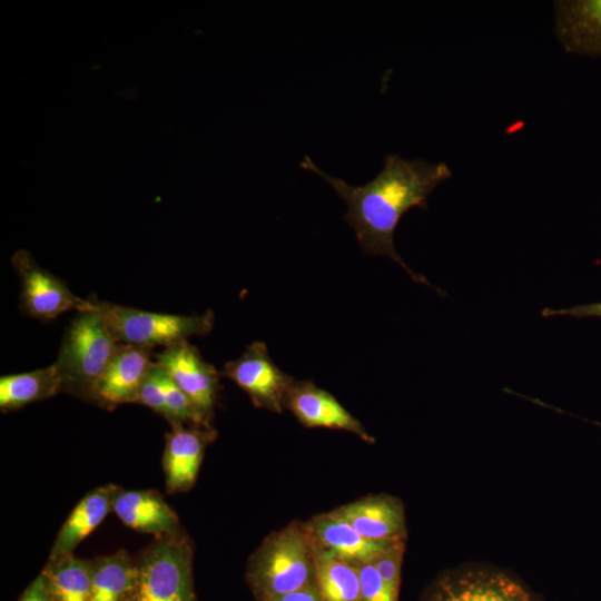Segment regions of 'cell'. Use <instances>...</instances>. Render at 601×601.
Instances as JSON below:
<instances>
[{
    "instance_id": "cell-2",
    "label": "cell",
    "mask_w": 601,
    "mask_h": 601,
    "mask_svg": "<svg viewBox=\"0 0 601 601\" xmlns=\"http://www.w3.org/2000/svg\"><path fill=\"white\" fill-rule=\"evenodd\" d=\"M247 581L257 601L303 590L315 583V553L304 524L272 533L249 559Z\"/></svg>"
},
{
    "instance_id": "cell-26",
    "label": "cell",
    "mask_w": 601,
    "mask_h": 601,
    "mask_svg": "<svg viewBox=\"0 0 601 601\" xmlns=\"http://www.w3.org/2000/svg\"><path fill=\"white\" fill-rule=\"evenodd\" d=\"M19 601H53L41 574L26 589Z\"/></svg>"
},
{
    "instance_id": "cell-1",
    "label": "cell",
    "mask_w": 601,
    "mask_h": 601,
    "mask_svg": "<svg viewBox=\"0 0 601 601\" xmlns=\"http://www.w3.org/2000/svg\"><path fill=\"white\" fill-rule=\"evenodd\" d=\"M299 166L311 170L345 201V221L355 231L364 253L387 256L400 265L415 283L435 288L424 276L413 272L394 246V233L403 216L412 208L426 209L433 190L452 176L445 162L430 164L420 158L406 159L391 154L384 158L383 169L368 183L352 186L333 177L305 156Z\"/></svg>"
},
{
    "instance_id": "cell-18",
    "label": "cell",
    "mask_w": 601,
    "mask_h": 601,
    "mask_svg": "<svg viewBox=\"0 0 601 601\" xmlns=\"http://www.w3.org/2000/svg\"><path fill=\"white\" fill-rule=\"evenodd\" d=\"M62 391L58 367L52 365L31 372L0 377V408L14 411L30 403L55 396Z\"/></svg>"
},
{
    "instance_id": "cell-6",
    "label": "cell",
    "mask_w": 601,
    "mask_h": 601,
    "mask_svg": "<svg viewBox=\"0 0 601 601\" xmlns=\"http://www.w3.org/2000/svg\"><path fill=\"white\" fill-rule=\"evenodd\" d=\"M421 601H543L520 578L504 570L469 564L447 570L425 589Z\"/></svg>"
},
{
    "instance_id": "cell-25",
    "label": "cell",
    "mask_w": 601,
    "mask_h": 601,
    "mask_svg": "<svg viewBox=\"0 0 601 601\" xmlns=\"http://www.w3.org/2000/svg\"><path fill=\"white\" fill-rule=\"evenodd\" d=\"M541 315L545 318L569 316L573 318H601V302L578 305L568 308H543Z\"/></svg>"
},
{
    "instance_id": "cell-20",
    "label": "cell",
    "mask_w": 601,
    "mask_h": 601,
    "mask_svg": "<svg viewBox=\"0 0 601 601\" xmlns=\"http://www.w3.org/2000/svg\"><path fill=\"white\" fill-rule=\"evenodd\" d=\"M41 575L53 601H89L90 562L72 554L50 556Z\"/></svg>"
},
{
    "instance_id": "cell-19",
    "label": "cell",
    "mask_w": 601,
    "mask_h": 601,
    "mask_svg": "<svg viewBox=\"0 0 601 601\" xmlns=\"http://www.w3.org/2000/svg\"><path fill=\"white\" fill-rule=\"evenodd\" d=\"M91 563L89 601H129L137 575V564L118 551Z\"/></svg>"
},
{
    "instance_id": "cell-21",
    "label": "cell",
    "mask_w": 601,
    "mask_h": 601,
    "mask_svg": "<svg viewBox=\"0 0 601 601\" xmlns=\"http://www.w3.org/2000/svg\"><path fill=\"white\" fill-rule=\"evenodd\" d=\"M314 553L315 583L323 601H361L357 564L315 546Z\"/></svg>"
},
{
    "instance_id": "cell-15",
    "label": "cell",
    "mask_w": 601,
    "mask_h": 601,
    "mask_svg": "<svg viewBox=\"0 0 601 601\" xmlns=\"http://www.w3.org/2000/svg\"><path fill=\"white\" fill-rule=\"evenodd\" d=\"M554 30L568 52L601 58V0L554 1Z\"/></svg>"
},
{
    "instance_id": "cell-9",
    "label": "cell",
    "mask_w": 601,
    "mask_h": 601,
    "mask_svg": "<svg viewBox=\"0 0 601 601\" xmlns=\"http://www.w3.org/2000/svg\"><path fill=\"white\" fill-rule=\"evenodd\" d=\"M155 358L201 415L209 421L219 388V373L216 368L207 363L198 348L188 341L165 347L155 355Z\"/></svg>"
},
{
    "instance_id": "cell-5",
    "label": "cell",
    "mask_w": 601,
    "mask_h": 601,
    "mask_svg": "<svg viewBox=\"0 0 601 601\" xmlns=\"http://www.w3.org/2000/svg\"><path fill=\"white\" fill-rule=\"evenodd\" d=\"M136 564V582L129 601H196L193 552L179 533L159 536Z\"/></svg>"
},
{
    "instance_id": "cell-12",
    "label": "cell",
    "mask_w": 601,
    "mask_h": 601,
    "mask_svg": "<svg viewBox=\"0 0 601 601\" xmlns=\"http://www.w3.org/2000/svg\"><path fill=\"white\" fill-rule=\"evenodd\" d=\"M215 432L210 425L175 423L166 434L164 472L169 492L189 490L198 475L206 443Z\"/></svg>"
},
{
    "instance_id": "cell-23",
    "label": "cell",
    "mask_w": 601,
    "mask_h": 601,
    "mask_svg": "<svg viewBox=\"0 0 601 601\" xmlns=\"http://www.w3.org/2000/svg\"><path fill=\"white\" fill-rule=\"evenodd\" d=\"M404 551L405 542H400L372 561L385 584L397 594H400Z\"/></svg>"
},
{
    "instance_id": "cell-14",
    "label": "cell",
    "mask_w": 601,
    "mask_h": 601,
    "mask_svg": "<svg viewBox=\"0 0 601 601\" xmlns=\"http://www.w3.org/2000/svg\"><path fill=\"white\" fill-rule=\"evenodd\" d=\"M363 536L381 542H405L402 502L388 494L370 495L333 510Z\"/></svg>"
},
{
    "instance_id": "cell-22",
    "label": "cell",
    "mask_w": 601,
    "mask_h": 601,
    "mask_svg": "<svg viewBox=\"0 0 601 601\" xmlns=\"http://www.w3.org/2000/svg\"><path fill=\"white\" fill-rule=\"evenodd\" d=\"M357 570L361 601H398V594L385 584L372 561L357 564Z\"/></svg>"
},
{
    "instance_id": "cell-13",
    "label": "cell",
    "mask_w": 601,
    "mask_h": 601,
    "mask_svg": "<svg viewBox=\"0 0 601 601\" xmlns=\"http://www.w3.org/2000/svg\"><path fill=\"white\" fill-rule=\"evenodd\" d=\"M304 525L315 548L354 564L371 562L400 543L370 540L334 511L316 515Z\"/></svg>"
},
{
    "instance_id": "cell-16",
    "label": "cell",
    "mask_w": 601,
    "mask_h": 601,
    "mask_svg": "<svg viewBox=\"0 0 601 601\" xmlns=\"http://www.w3.org/2000/svg\"><path fill=\"white\" fill-rule=\"evenodd\" d=\"M112 511L132 530L159 536L178 533L175 511L157 492L116 490Z\"/></svg>"
},
{
    "instance_id": "cell-8",
    "label": "cell",
    "mask_w": 601,
    "mask_h": 601,
    "mask_svg": "<svg viewBox=\"0 0 601 601\" xmlns=\"http://www.w3.org/2000/svg\"><path fill=\"white\" fill-rule=\"evenodd\" d=\"M220 375L233 381L253 401L280 413L294 380L273 362L264 342H253L236 359L227 362Z\"/></svg>"
},
{
    "instance_id": "cell-10",
    "label": "cell",
    "mask_w": 601,
    "mask_h": 601,
    "mask_svg": "<svg viewBox=\"0 0 601 601\" xmlns=\"http://www.w3.org/2000/svg\"><path fill=\"white\" fill-rule=\"evenodd\" d=\"M152 348L120 343L114 357L93 385L89 401L112 410L135 403L148 372Z\"/></svg>"
},
{
    "instance_id": "cell-4",
    "label": "cell",
    "mask_w": 601,
    "mask_h": 601,
    "mask_svg": "<svg viewBox=\"0 0 601 601\" xmlns=\"http://www.w3.org/2000/svg\"><path fill=\"white\" fill-rule=\"evenodd\" d=\"M95 308L110 333L120 342L141 347L171 346L190 336H206L214 326V313L175 315L93 299Z\"/></svg>"
},
{
    "instance_id": "cell-17",
    "label": "cell",
    "mask_w": 601,
    "mask_h": 601,
    "mask_svg": "<svg viewBox=\"0 0 601 601\" xmlns=\"http://www.w3.org/2000/svg\"><path fill=\"white\" fill-rule=\"evenodd\" d=\"M116 490L114 486L99 487L77 503L57 535L51 556L72 554L78 544L93 532L112 510Z\"/></svg>"
},
{
    "instance_id": "cell-3",
    "label": "cell",
    "mask_w": 601,
    "mask_h": 601,
    "mask_svg": "<svg viewBox=\"0 0 601 601\" xmlns=\"http://www.w3.org/2000/svg\"><path fill=\"white\" fill-rule=\"evenodd\" d=\"M119 345L92 300V308L78 312L62 337L55 362L62 391L88 400Z\"/></svg>"
},
{
    "instance_id": "cell-11",
    "label": "cell",
    "mask_w": 601,
    "mask_h": 601,
    "mask_svg": "<svg viewBox=\"0 0 601 601\" xmlns=\"http://www.w3.org/2000/svg\"><path fill=\"white\" fill-rule=\"evenodd\" d=\"M295 417L307 427L343 430L372 443L374 439L329 392L308 381H294L286 397V405Z\"/></svg>"
},
{
    "instance_id": "cell-7",
    "label": "cell",
    "mask_w": 601,
    "mask_h": 601,
    "mask_svg": "<svg viewBox=\"0 0 601 601\" xmlns=\"http://www.w3.org/2000/svg\"><path fill=\"white\" fill-rule=\"evenodd\" d=\"M11 262L21 283L20 307L28 316L50 321L70 309L92 308V300L76 296L63 280L40 267L28 252H16Z\"/></svg>"
},
{
    "instance_id": "cell-24",
    "label": "cell",
    "mask_w": 601,
    "mask_h": 601,
    "mask_svg": "<svg viewBox=\"0 0 601 601\" xmlns=\"http://www.w3.org/2000/svg\"><path fill=\"white\" fill-rule=\"evenodd\" d=\"M135 403H140L169 420V412L160 390L155 362L148 368Z\"/></svg>"
},
{
    "instance_id": "cell-27",
    "label": "cell",
    "mask_w": 601,
    "mask_h": 601,
    "mask_svg": "<svg viewBox=\"0 0 601 601\" xmlns=\"http://www.w3.org/2000/svg\"><path fill=\"white\" fill-rule=\"evenodd\" d=\"M273 601H323L316 583L292 593L278 597Z\"/></svg>"
}]
</instances>
